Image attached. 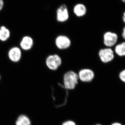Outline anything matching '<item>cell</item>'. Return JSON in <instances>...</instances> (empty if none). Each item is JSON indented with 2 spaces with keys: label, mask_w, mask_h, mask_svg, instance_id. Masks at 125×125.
<instances>
[{
  "label": "cell",
  "mask_w": 125,
  "mask_h": 125,
  "mask_svg": "<svg viewBox=\"0 0 125 125\" xmlns=\"http://www.w3.org/2000/svg\"><path fill=\"white\" fill-rule=\"evenodd\" d=\"M69 18L67 7L64 5L60 6L57 10V20L61 22H65Z\"/></svg>",
  "instance_id": "52a82bcc"
},
{
  "label": "cell",
  "mask_w": 125,
  "mask_h": 125,
  "mask_svg": "<svg viewBox=\"0 0 125 125\" xmlns=\"http://www.w3.org/2000/svg\"><path fill=\"white\" fill-rule=\"evenodd\" d=\"M117 38L116 34L111 32H106L104 35V43L106 46H113L116 43Z\"/></svg>",
  "instance_id": "8992f818"
},
{
  "label": "cell",
  "mask_w": 125,
  "mask_h": 125,
  "mask_svg": "<svg viewBox=\"0 0 125 125\" xmlns=\"http://www.w3.org/2000/svg\"><path fill=\"white\" fill-rule=\"evenodd\" d=\"M4 6V2L3 0H0V11L2 10Z\"/></svg>",
  "instance_id": "2e32d148"
},
{
  "label": "cell",
  "mask_w": 125,
  "mask_h": 125,
  "mask_svg": "<svg viewBox=\"0 0 125 125\" xmlns=\"http://www.w3.org/2000/svg\"><path fill=\"white\" fill-rule=\"evenodd\" d=\"M98 55L101 61L105 63L111 61L114 57L113 51L108 48L101 49L99 52Z\"/></svg>",
  "instance_id": "5b68a950"
},
{
  "label": "cell",
  "mask_w": 125,
  "mask_h": 125,
  "mask_svg": "<svg viewBox=\"0 0 125 125\" xmlns=\"http://www.w3.org/2000/svg\"><path fill=\"white\" fill-rule=\"evenodd\" d=\"M94 125H103L102 124H100V123H97V124H95Z\"/></svg>",
  "instance_id": "ffe728a7"
},
{
  "label": "cell",
  "mask_w": 125,
  "mask_h": 125,
  "mask_svg": "<svg viewBox=\"0 0 125 125\" xmlns=\"http://www.w3.org/2000/svg\"><path fill=\"white\" fill-rule=\"evenodd\" d=\"M9 59L13 62L19 61L22 56V52L20 48L18 47H12L9 50L8 52Z\"/></svg>",
  "instance_id": "ba28073f"
},
{
  "label": "cell",
  "mask_w": 125,
  "mask_h": 125,
  "mask_svg": "<svg viewBox=\"0 0 125 125\" xmlns=\"http://www.w3.org/2000/svg\"><path fill=\"white\" fill-rule=\"evenodd\" d=\"M111 125H123L121 123L118 122H115L112 123Z\"/></svg>",
  "instance_id": "e0dca14e"
},
{
  "label": "cell",
  "mask_w": 125,
  "mask_h": 125,
  "mask_svg": "<svg viewBox=\"0 0 125 125\" xmlns=\"http://www.w3.org/2000/svg\"><path fill=\"white\" fill-rule=\"evenodd\" d=\"M31 121L28 117L25 115H21L18 117L16 125H30Z\"/></svg>",
  "instance_id": "7c38bea8"
},
{
  "label": "cell",
  "mask_w": 125,
  "mask_h": 125,
  "mask_svg": "<svg viewBox=\"0 0 125 125\" xmlns=\"http://www.w3.org/2000/svg\"><path fill=\"white\" fill-rule=\"evenodd\" d=\"M119 76L121 80L125 83V69L121 72L119 74Z\"/></svg>",
  "instance_id": "9a60e30c"
},
{
  "label": "cell",
  "mask_w": 125,
  "mask_h": 125,
  "mask_svg": "<svg viewBox=\"0 0 125 125\" xmlns=\"http://www.w3.org/2000/svg\"><path fill=\"white\" fill-rule=\"evenodd\" d=\"M79 80L84 83H89L93 80L95 74L93 71L89 69L81 70L78 74Z\"/></svg>",
  "instance_id": "3957f363"
},
{
  "label": "cell",
  "mask_w": 125,
  "mask_h": 125,
  "mask_svg": "<svg viewBox=\"0 0 125 125\" xmlns=\"http://www.w3.org/2000/svg\"><path fill=\"white\" fill-rule=\"evenodd\" d=\"M10 32L9 30L4 26L0 28V40L2 42H5L10 36Z\"/></svg>",
  "instance_id": "8fae6325"
},
{
  "label": "cell",
  "mask_w": 125,
  "mask_h": 125,
  "mask_svg": "<svg viewBox=\"0 0 125 125\" xmlns=\"http://www.w3.org/2000/svg\"><path fill=\"white\" fill-rule=\"evenodd\" d=\"M79 80L78 74L73 71H69L65 73L63 76L64 87L67 90H73L76 88Z\"/></svg>",
  "instance_id": "6da1fadb"
},
{
  "label": "cell",
  "mask_w": 125,
  "mask_h": 125,
  "mask_svg": "<svg viewBox=\"0 0 125 125\" xmlns=\"http://www.w3.org/2000/svg\"><path fill=\"white\" fill-rule=\"evenodd\" d=\"M74 12L78 17H82L85 15L87 12L86 7L82 4H78L74 8Z\"/></svg>",
  "instance_id": "30bf717a"
},
{
  "label": "cell",
  "mask_w": 125,
  "mask_h": 125,
  "mask_svg": "<svg viewBox=\"0 0 125 125\" xmlns=\"http://www.w3.org/2000/svg\"></svg>",
  "instance_id": "7402d4cb"
},
{
  "label": "cell",
  "mask_w": 125,
  "mask_h": 125,
  "mask_svg": "<svg viewBox=\"0 0 125 125\" xmlns=\"http://www.w3.org/2000/svg\"><path fill=\"white\" fill-rule=\"evenodd\" d=\"M33 43V39L31 37L25 36L23 38L21 41L20 46L23 50L28 51L32 47Z\"/></svg>",
  "instance_id": "9c48e42d"
},
{
  "label": "cell",
  "mask_w": 125,
  "mask_h": 125,
  "mask_svg": "<svg viewBox=\"0 0 125 125\" xmlns=\"http://www.w3.org/2000/svg\"><path fill=\"white\" fill-rule=\"evenodd\" d=\"M62 125H77L74 121L72 120H68L65 121L62 123Z\"/></svg>",
  "instance_id": "5bb4252c"
},
{
  "label": "cell",
  "mask_w": 125,
  "mask_h": 125,
  "mask_svg": "<svg viewBox=\"0 0 125 125\" xmlns=\"http://www.w3.org/2000/svg\"><path fill=\"white\" fill-rule=\"evenodd\" d=\"M115 51L118 56H125V42L117 45L115 48Z\"/></svg>",
  "instance_id": "4fadbf2b"
},
{
  "label": "cell",
  "mask_w": 125,
  "mask_h": 125,
  "mask_svg": "<svg viewBox=\"0 0 125 125\" xmlns=\"http://www.w3.org/2000/svg\"><path fill=\"white\" fill-rule=\"evenodd\" d=\"M55 43L57 47L60 50H64L69 48L71 42L70 39L65 35H60L56 38Z\"/></svg>",
  "instance_id": "277c9868"
},
{
  "label": "cell",
  "mask_w": 125,
  "mask_h": 125,
  "mask_svg": "<svg viewBox=\"0 0 125 125\" xmlns=\"http://www.w3.org/2000/svg\"><path fill=\"white\" fill-rule=\"evenodd\" d=\"M121 0L122 1H123V2H125V0Z\"/></svg>",
  "instance_id": "44dd1931"
},
{
  "label": "cell",
  "mask_w": 125,
  "mask_h": 125,
  "mask_svg": "<svg viewBox=\"0 0 125 125\" xmlns=\"http://www.w3.org/2000/svg\"><path fill=\"white\" fill-rule=\"evenodd\" d=\"M123 21H124V22L125 23V11L124 12V13H123Z\"/></svg>",
  "instance_id": "d6986e66"
},
{
  "label": "cell",
  "mask_w": 125,
  "mask_h": 125,
  "mask_svg": "<svg viewBox=\"0 0 125 125\" xmlns=\"http://www.w3.org/2000/svg\"><path fill=\"white\" fill-rule=\"evenodd\" d=\"M62 60L57 54L50 55L47 57L46 60V64L49 69L56 71L62 64Z\"/></svg>",
  "instance_id": "7a4b0ae2"
},
{
  "label": "cell",
  "mask_w": 125,
  "mask_h": 125,
  "mask_svg": "<svg viewBox=\"0 0 125 125\" xmlns=\"http://www.w3.org/2000/svg\"><path fill=\"white\" fill-rule=\"evenodd\" d=\"M122 35V37H123V38L125 39V27L124 28V29H123Z\"/></svg>",
  "instance_id": "ac0fdd59"
}]
</instances>
